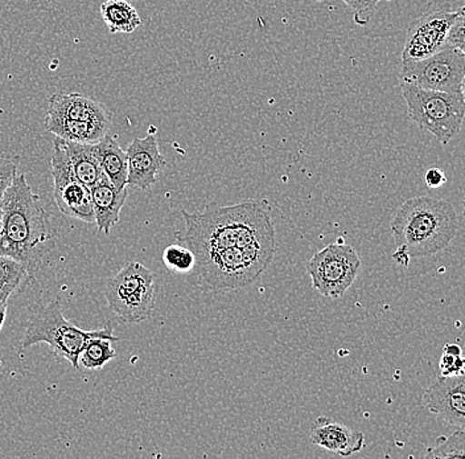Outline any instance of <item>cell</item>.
Listing matches in <instances>:
<instances>
[{"label":"cell","instance_id":"cell-1","mask_svg":"<svg viewBox=\"0 0 465 459\" xmlns=\"http://www.w3.org/2000/svg\"><path fill=\"white\" fill-rule=\"evenodd\" d=\"M182 216L184 231L176 232V238L193 252L194 257L225 249L247 248L258 241L275 238L266 200H245L231 207L211 203L203 212L196 214L183 209Z\"/></svg>","mask_w":465,"mask_h":459},{"label":"cell","instance_id":"cell-2","mask_svg":"<svg viewBox=\"0 0 465 459\" xmlns=\"http://www.w3.org/2000/svg\"><path fill=\"white\" fill-rule=\"evenodd\" d=\"M0 254L14 258L29 270L36 269L54 244V232L40 197L25 174H17L2 203Z\"/></svg>","mask_w":465,"mask_h":459},{"label":"cell","instance_id":"cell-3","mask_svg":"<svg viewBox=\"0 0 465 459\" xmlns=\"http://www.w3.org/2000/svg\"><path fill=\"white\" fill-rule=\"evenodd\" d=\"M458 231L459 216L450 203L427 195L411 197L392 216V260L406 267L411 258L434 255L450 245Z\"/></svg>","mask_w":465,"mask_h":459},{"label":"cell","instance_id":"cell-4","mask_svg":"<svg viewBox=\"0 0 465 459\" xmlns=\"http://www.w3.org/2000/svg\"><path fill=\"white\" fill-rule=\"evenodd\" d=\"M276 252L275 238L258 241L247 248L197 255L196 267L200 280L212 290H238L258 280L272 263Z\"/></svg>","mask_w":465,"mask_h":459},{"label":"cell","instance_id":"cell-5","mask_svg":"<svg viewBox=\"0 0 465 459\" xmlns=\"http://www.w3.org/2000/svg\"><path fill=\"white\" fill-rule=\"evenodd\" d=\"M114 330L110 324L94 331L81 330L64 316L60 299L49 302L40 307L29 319L27 331L22 341L23 350L45 343L54 351V355L68 360L78 370V357L83 353L87 342L93 338H106L113 342L119 339L114 336Z\"/></svg>","mask_w":465,"mask_h":459},{"label":"cell","instance_id":"cell-6","mask_svg":"<svg viewBox=\"0 0 465 459\" xmlns=\"http://www.w3.org/2000/svg\"><path fill=\"white\" fill-rule=\"evenodd\" d=\"M400 85L409 118L424 132L432 134L439 144L449 145L463 126V93L424 89L406 81H401Z\"/></svg>","mask_w":465,"mask_h":459},{"label":"cell","instance_id":"cell-7","mask_svg":"<svg viewBox=\"0 0 465 459\" xmlns=\"http://www.w3.org/2000/svg\"><path fill=\"white\" fill-rule=\"evenodd\" d=\"M155 294V274L136 261L127 263L110 278L104 293L110 310L126 324H139L151 318Z\"/></svg>","mask_w":465,"mask_h":459},{"label":"cell","instance_id":"cell-8","mask_svg":"<svg viewBox=\"0 0 465 459\" xmlns=\"http://www.w3.org/2000/svg\"><path fill=\"white\" fill-rule=\"evenodd\" d=\"M361 258L353 246L336 243L325 246L307 263L312 287L327 298H341L354 284Z\"/></svg>","mask_w":465,"mask_h":459},{"label":"cell","instance_id":"cell-9","mask_svg":"<svg viewBox=\"0 0 465 459\" xmlns=\"http://www.w3.org/2000/svg\"><path fill=\"white\" fill-rule=\"evenodd\" d=\"M465 57L455 46L414 63L401 64L400 81L438 92L463 93Z\"/></svg>","mask_w":465,"mask_h":459},{"label":"cell","instance_id":"cell-10","mask_svg":"<svg viewBox=\"0 0 465 459\" xmlns=\"http://www.w3.org/2000/svg\"><path fill=\"white\" fill-rule=\"evenodd\" d=\"M54 197L61 214L85 223H95L90 188L75 178L66 151L56 138L51 159Z\"/></svg>","mask_w":465,"mask_h":459},{"label":"cell","instance_id":"cell-11","mask_svg":"<svg viewBox=\"0 0 465 459\" xmlns=\"http://www.w3.org/2000/svg\"><path fill=\"white\" fill-rule=\"evenodd\" d=\"M456 11L435 10L411 23L407 31L401 64L427 59L447 46Z\"/></svg>","mask_w":465,"mask_h":459},{"label":"cell","instance_id":"cell-12","mask_svg":"<svg viewBox=\"0 0 465 459\" xmlns=\"http://www.w3.org/2000/svg\"><path fill=\"white\" fill-rule=\"evenodd\" d=\"M423 405L450 425L465 428L463 376H439L424 392Z\"/></svg>","mask_w":465,"mask_h":459},{"label":"cell","instance_id":"cell-13","mask_svg":"<svg viewBox=\"0 0 465 459\" xmlns=\"http://www.w3.org/2000/svg\"><path fill=\"white\" fill-rule=\"evenodd\" d=\"M126 154L129 165L127 185L141 190L153 187L158 174L167 165V161L160 153L155 133H150L144 138H134Z\"/></svg>","mask_w":465,"mask_h":459},{"label":"cell","instance_id":"cell-14","mask_svg":"<svg viewBox=\"0 0 465 459\" xmlns=\"http://www.w3.org/2000/svg\"><path fill=\"white\" fill-rule=\"evenodd\" d=\"M45 118L71 122H109L112 113L93 98L81 93H57L51 95Z\"/></svg>","mask_w":465,"mask_h":459},{"label":"cell","instance_id":"cell-15","mask_svg":"<svg viewBox=\"0 0 465 459\" xmlns=\"http://www.w3.org/2000/svg\"><path fill=\"white\" fill-rule=\"evenodd\" d=\"M311 441L328 452L349 457L362 449L365 435L344 424L334 423L327 417H319L311 430Z\"/></svg>","mask_w":465,"mask_h":459},{"label":"cell","instance_id":"cell-16","mask_svg":"<svg viewBox=\"0 0 465 459\" xmlns=\"http://www.w3.org/2000/svg\"><path fill=\"white\" fill-rule=\"evenodd\" d=\"M90 194L98 231L110 234L113 226L119 222V215L129 196V191L127 187L118 190L104 176L94 187L90 188Z\"/></svg>","mask_w":465,"mask_h":459},{"label":"cell","instance_id":"cell-17","mask_svg":"<svg viewBox=\"0 0 465 459\" xmlns=\"http://www.w3.org/2000/svg\"><path fill=\"white\" fill-rule=\"evenodd\" d=\"M94 146L95 155L100 162L102 171L106 178L113 183L118 190L127 187V176H129V165H127V154L119 145L115 136L106 135L98 141Z\"/></svg>","mask_w":465,"mask_h":459},{"label":"cell","instance_id":"cell-18","mask_svg":"<svg viewBox=\"0 0 465 459\" xmlns=\"http://www.w3.org/2000/svg\"><path fill=\"white\" fill-rule=\"evenodd\" d=\"M57 139L64 150L66 151L75 178L80 180L83 185L89 188L94 187L98 182H101L106 176L102 171L93 145Z\"/></svg>","mask_w":465,"mask_h":459},{"label":"cell","instance_id":"cell-19","mask_svg":"<svg viewBox=\"0 0 465 459\" xmlns=\"http://www.w3.org/2000/svg\"><path fill=\"white\" fill-rule=\"evenodd\" d=\"M109 122H71L64 119L45 118L46 132L57 138L80 144H97L110 129Z\"/></svg>","mask_w":465,"mask_h":459},{"label":"cell","instance_id":"cell-20","mask_svg":"<svg viewBox=\"0 0 465 459\" xmlns=\"http://www.w3.org/2000/svg\"><path fill=\"white\" fill-rule=\"evenodd\" d=\"M100 13L110 34H133L142 25L141 15L127 0H106L102 3Z\"/></svg>","mask_w":465,"mask_h":459},{"label":"cell","instance_id":"cell-21","mask_svg":"<svg viewBox=\"0 0 465 459\" xmlns=\"http://www.w3.org/2000/svg\"><path fill=\"white\" fill-rule=\"evenodd\" d=\"M31 275L27 267L14 258L0 254V301L7 302L14 293L20 292Z\"/></svg>","mask_w":465,"mask_h":459},{"label":"cell","instance_id":"cell-22","mask_svg":"<svg viewBox=\"0 0 465 459\" xmlns=\"http://www.w3.org/2000/svg\"><path fill=\"white\" fill-rule=\"evenodd\" d=\"M113 343L106 338L90 339L78 357V365L85 370H100L116 357Z\"/></svg>","mask_w":465,"mask_h":459},{"label":"cell","instance_id":"cell-23","mask_svg":"<svg viewBox=\"0 0 465 459\" xmlns=\"http://www.w3.org/2000/svg\"><path fill=\"white\" fill-rule=\"evenodd\" d=\"M439 440L435 447L427 452L426 458H465V428L456 430L450 437Z\"/></svg>","mask_w":465,"mask_h":459},{"label":"cell","instance_id":"cell-24","mask_svg":"<svg viewBox=\"0 0 465 459\" xmlns=\"http://www.w3.org/2000/svg\"><path fill=\"white\" fill-rule=\"evenodd\" d=\"M163 261L174 273H189L196 265L193 252L184 245H170L163 253Z\"/></svg>","mask_w":465,"mask_h":459},{"label":"cell","instance_id":"cell-25","mask_svg":"<svg viewBox=\"0 0 465 459\" xmlns=\"http://www.w3.org/2000/svg\"><path fill=\"white\" fill-rule=\"evenodd\" d=\"M316 2H325V0H316ZM341 2L351 8L354 23L365 27L371 23V17L376 14L378 5L382 0H341ZM386 2H391V0H386Z\"/></svg>","mask_w":465,"mask_h":459},{"label":"cell","instance_id":"cell-26","mask_svg":"<svg viewBox=\"0 0 465 459\" xmlns=\"http://www.w3.org/2000/svg\"><path fill=\"white\" fill-rule=\"evenodd\" d=\"M17 165L19 159L0 156V203L17 175Z\"/></svg>","mask_w":465,"mask_h":459},{"label":"cell","instance_id":"cell-27","mask_svg":"<svg viewBox=\"0 0 465 459\" xmlns=\"http://www.w3.org/2000/svg\"><path fill=\"white\" fill-rule=\"evenodd\" d=\"M439 371L440 376H456V374H463L465 372V356L450 355V354L443 353L439 362Z\"/></svg>","mask_w":465,"mask_h":459},{"label":"cell","instance_id":"cell-28","mask_svg":"<svg viewBox=\"0 0 465 459\" xmlns=\"http://www.w3.org/2000/svg\"><path fill=\"white\" fill-rule=\"evenodd\" d=\"M456 13H458V16H456L455 23L450 28L449 40H447V45L450 46H455L459 42L465 39V2L463 7Z\"/></svg>","mask_w":465,"mask_h":459},{"label":"cell","instance_id":"cell-29","mask_svg":"<svg viewBox=\"0 0 465 459\" xmlns=\"http://www.w3.org/2000/svg\"><path fill=\"white\" fill-rule=\"evenodd\" d=\"M424 180H426V185H429L430 188L436 190V188L443 187V185H446L447 176L440 168L432 167L427 170Z\"/></svg>","mask_w":465,"mask_h":459},{"label":"cell","instance_id":"cell-30","mask_svg":"<svg viewBox=\"0 0 465 459\" xmlns=\"http://www.w3.org/2000/svg\"><path fill=\"white\" fill-rule=\"evenodd\" d=\"M443 353L450 354V355H461L463 354V348L456 343H447L444 345Z\"/></svg>","mask_w":465,"mask_h":459},{"label":"cell","instance_id":"cell-31","mask_svg":"<svg viewBox=\"0 0 465 459\" xmlns=\"http://www.w3.org/2000/svg\"><path fill=\"white\" fill-rule=\"evenodd\" d=\"M5 315H7V304H3L0 306V330H2L3 324H5Z\"/></svg>","mask_w":465,"mask_h":459},{"label":"cell","instance_id":"cell-32","mask_svg":"<svg viewBox=\"0 0 465 459\" xmlns=\"http://www.w3.org/2000/svg\"><path fill=\"white\" fill-rule=\"evenodd\" d=\"M455 48H458L465 57V39L461 40V42H459L458 45H455Z\"/></svg>","mask_w":465,"mask_h":459},{"label":"cell","instance_id":"cell-33","mask_svg":"<svg viewBox=\"0 0 465 459\" xmlns=\"http://www.w3.org/2000/svg\"><path fill=\"white\" fill-rule=\"evenodd\" d=\"M2 219H3L2 207H0V231H2Z\"/></svg>","mask_w":465,"mask_h":459},{"label":"cell","instance_id":"cell-34","mask_svg":"<svg viewBox=\"0 0 465 459\" xmlns=\"http://www.w3.org/2000/svg\"><path fill=\"white\" fill-rule=\"evenodd\" d=\"M463 95H464V100H465V78H464V84H463Z\"/></svg>","mask_w":465,"mask_h":459},{"label":"cell","instance_id":"cell-35","mask_svg":"<svg viewBox=\"0 0 465 459\" xmlns=\"http://www.w3.org/2000/svg\"><path fill=\"white\" fill-rule=\"evenodd\" d=\"M463 215H464V217H465V200H464V203H463Z\"/></svg>","mask_w":465,"mask_h":459},{"label":"cell","instance_id":"cell-36","mask_svg":"<svg viewBox=\"0 0 465 459\" xmlns=\"http://www.w3.org/2000/svg\"><path fill=\"white\" fill-rule=\"evenodd\" d=\"M461 376H463V380H464V384H465V372L463 374H461Z\"/></svg>","mask_w":465,"mask_h":459},{"label":"cell","instance_id":"cell-37","mask_svg":"<svg viewBox=\"0 0 465 459\" xmlns=\"http://www.w3.org/2000/svg\"><path fill=\"white\" fill-rule=\"evenodd\" d=\"M3 304H7V302H2L0 301V306H2Z\"/></svg>","mask_w":465,"mask_h":459}]
</instances>
